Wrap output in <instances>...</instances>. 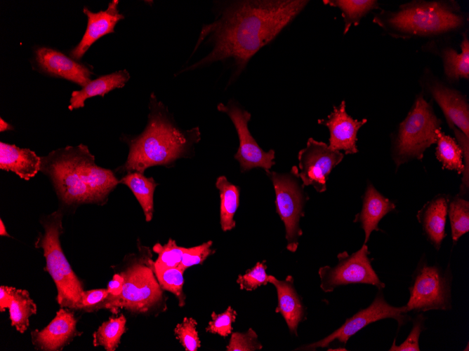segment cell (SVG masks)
I'll return each mask as SVG.
<instances>
[{"label":"cell","instance_id":"6da1fadb","mask_svg":"<svg viewBox=\"0 0 469 351\" xmlns=\"http://www.w3.org/2000/svg\"><path fill=\"white\" fill-rule=\"evenodd\" d=\"M305 0H241L225 3L215 20L202 27L197 50L208 38L212 50L186 69L230 61L239 75L251 57L270 43L305 7Z\"/></svg>","mask_w":469,"mask_h":351},{"label":"cell","instance_id":"7a4b0ae2","mask_svg":"<svg viewBox=\"0 0 469 351\" xmlns=\"http://www.w3.org/2000/svg\"><path fill=\"white\" fill-rule=\"evenodd\" d=\"M40 171L48 177L60 200L67 205L104 204L119 183L112 170L95 164V156L83 144L41 157Z\"/></svg>","mask_w":469,"mask_h":351},{"label":"cell","instance_id":"3957f363","mask_svg":"<svg viewBox=\"0 0 469 351\" xmlns=\"http://www.w3.org/2000/svg\"><path fill=\"white\" fill-rule=\"evenodd\" d=\"M150 113L144 131L134 137H123L128 145L126 161L121 171L144 173L148 167L168 166L176 160L188 156L201 138L198 127L180 130L164 104L154 92L150 97Z\"/></svg>","mask_w":469,"mask_h":351},{"label":"cell","instance_id":"277c9868","mask_svg":"<svg viewBox=\"0 0 469 351\" xmlns=\"http://www.w3.org/2000/svg\"><path fill=\"white\" fill-rule=\"evenodd\" d=\"M465 15L455 1H414L397 11H382L374 22L388 34L399 38L441 36L459 30Z\"/></svg>","mask_w":469,"mask_h":351},{"label":"cell","instance_id":"5b68a950","mask_svg":"<svg viewBox=\"0 0 469 351\" xmlns=\"http://www.w3.org/2000/svg\"><path fill=\"white\" fill-rule=\"evenodd\" d=\"M61 210L43 216L41 223L44 233H39L35 242L42 248L46 262V270L53 278L57 289V301L61 308L77 310L84 292V286L72 270L65 257L60 241L62 229Z\"/></svg>","mask_w":469,"mask_h":351},{"label":"cell","instance_id":"8992f818","mask_svg":"<svg viewBox=\"0 0 469 351\" xmlns=\"http://www.w3.org/2000/svg\"><path fill=\"white\" fill-rule=\"evenodd\" d=\"M438 118L430 104L419 94L404 120L399 125L392 142V158L398 167L413 159L421 160L425 151L436 143Z\"/></svg>","mask_w":469,"mask_h":351},{"label":"cell","instance_id":"52a82bcc","mask_svg":"<svg viewBox=\"0 0 469 351\" xmlns=\"http://www.w3.org/2000/svg\"><path fill=\"white\" fill-rule=\"evenodd\" d=\"M150 257L145 256L135 261L120 273L124 277V286L120 295L106 298L93 310L108 309L117 313L124 308L133 312H146L162 298L161 288L149 264Z\"/></svg>","mask_w":469,"mask_h":351},{"label":"cell","instance_id":"ba28073f","mask_svg":"<svg viewBox=\"0 0 469 351\" xmlns=\"http://www.w3.org/2000/svg\"><path fill=\"white\" fill-rule=\"evenodd\" d=\"M452 280L449 265L443 269L437 264L430 266L425 259H421L412 275L409 298L404 305L405 312L451 309Z\"/></svg>","mask_w":469,"mask_h":351},{"label":"cell","instance_id":"9c48e42d","mask_svg":"<svg viewBox=\"0 0 469 351\" xmlns=\"http://www.w3.org/2000/svg\"><path fill=\"white\" fill-rule=\"evenodd\" d=\"M265 172L274 186L276 211L285 226L286 249L294 252L303 234L299 221L304 216L305 205L308 200L303 185L300 182L298 170L296 166H293L289 173H278L270 170Z\"/></svg>","mask_w":469,"mask_h":351},{"label":"cell","instance_id":"30bf717a","mask_svg":"<svg viewBox=\"0 0 469 351\" xmlns=\"http://www.w3.org/2000/svg\"><path fill=\"white\" fill-rule=\"evenodd\" d=\"M370 252L366 244L357 252L348 254L347 252L339 253L338 263L333 266L319 268L320 287L324 292H331L335 288L350 284H367L378 289L385 284L379 279L373 268L369 258Z\"/></svg>","mask_w":469,"mask_h":351},{"label":"cell","instance_id":"8fae6325","mask_svg":"<svg viewBox=\"0 0 469 351\" xmlns=\"http://www.w3.org/2000/svg\"><path fill=\"white\" fill-rule=\"evenodd\" d=\"M391 318L397 321L398 326L406 324L411 317L404 310V307H396L389 304L385 299L381 289H379L372 303L362 309L345 322L336 331L326 337L315 343L299 347V350H315L327 347L334 340L346 344L349 338L366 327L377 321Z\"/></svg>","mask_w":469,"mask_h":351},{"label":"cell","instance_id":"7c38bea8","mask_svg":"<svg viewBox=\"0 0 469 351\" xmlns=\"http://www.w3.org/2000/svg\"><path fill=\"white\" fill-rule=\"evenodd\" d=\"M217 109L229 116L237 130L239 145L234 158L239 162L241 172L255 167L270 170L275 164V151L273 149L264 151L251 135L248 128L251 114L234 101L227 104L219 103Z\"/></svg>","mask_w":469,"mask_h":351},{"label":"cell","instance_id":"4fadbf2b","mask_svg":"<svg viewBox=\"0 0 469 351\" xmlns=\"http://www.w3.org/2000/svg\"><path fill=\"white\" fill-rule=\"evenodd\" d=\"M343 157V153L331 149L327 144L309 138L298 154V175L303 186H312L318 193L324 192L329 174Z\"/></svg>","mask_w":469,"mask_h":351},{"label":"cell","instance_id":"5bb4252c","mask_svg":"<svg viewBox=\"0 0 469 351\" xmlns=\"http://www.w3.org/2000/svg\"><path fill=\"white\" fill-rule=\"evenodd\" d=\"M424 83L443 111L449 126H455L469 137V105L466 97L433 76H425Z\"/></svg>","mask_w":469,"mask_h":351},{"label":"cell","instance_id":"9a60e30c","mask_svg":"<svg viewBox=\"0 0 469 351\" xmlns=\"http://www.w3.org/2000/svg\"><path fill=\"white\" fill-rule=\"evenodd\" d=\"M39 69L48 75L65 78L79 85H87L93 72L85 64L67 57L62 52L47 47L37 48L34 53Z\"/></svg>","mask_w":469,"mask_h":351},{"label":"cell","instance_id":"2e32d148","mask_svg":"<svg viewBox=\"0 0 469 351\" xmlns=\"http://www.w3.org/2000/svg\"><path fill=\"white\" fill-rule=\"evenodd\" d=\"M317 122L328 128L330 133L329 146L331 149L343 150L346 154L358 152L357 134L367 120L358 121L350 116L345 111V101L338 106H334L333 111L326 118L318 119Z\"/></svg>","mask_w":469,"mask_h":351},{"label":"cell","instance_id":"e0dca14e","mask_svg":"<svg viewBox=\"0 0 469 351\" xmlns=\"http://www.w3.org/2000/svg\"><path fill=\"white\" fill-rule=\"evenodd\" d=\"M119 1H111L105 11L97 13L86 6L83 12L87 16V27L80 42L70 52L72 59L79 61L93 43L103 36L114 32L116 25L124 18L118 9Z\"/></svg>","mask_w":469,"mask_h":351},{"label":"cell","instance_id":"ac0fdd59","mask_svg":"<svg viewBox=\"0 0 469 351\" xmlns=\"http://www.w3.org/2000/svg\"><path fill=\"white\" fill-rule=\"evenodd\" d=\"M76 326L77 319L73 312L62 308L44 329H36L31 333L32 344L40 350H61L78 335Z\"/></svg>","mask_w":469,"mask_h":351},{"label":"cell","instance_id":"d6986e66","mask_svg":"<svg viewBox=\"0 0 469 351\" xmlns=\"http://www.w3.org/2000/svg\"><path fill=\"white\" fill-rule=\"evenodd\" d=\"M449 200L446 195L440 194L426 202L417 214V219L422 226L423 233L437 250L446 235L445 225Z\"/></svg>","mask_w":469,"mask_h":351},{"label":"cell","instance_id":"ffe728a7","mask_svg":"<svg viewBox=\"0 0 469 351\" xmlns=\"http://www.w3.org/2000/svg\"><path fill=\"white\" fill-rule=\"evenodd\" d=\"M395 204L381 194L371 184H368L363 196L362 207L354 222L360 223L364 232L366 244L374 230H380L378 223L388 213L395 209Z\"/></svg>","mask_w":469,"mask_h":351},{"label":"cell","instance_id":"44dd1931","mask_svg":"<svg viewBox=\"0 0 469 351\" xmlns=\"http://www.w3.org/2000/svg\"><path fill=\"white\" fill-rule=\"evenodd\" d=\"M269 282L272 284L277 292L278 303L276 312L284 317L291 333L297 336L300 322L305 319V308L301 298L293 287V279L289 275L284 280H279L270 275Z\"/></svg>","mask_w":469,"mask_h":351},{"label":"cell","instance_id":"7402d4cb","mask_svg":"<svg viewBox=\"0 0 469 351\" xmlns=\"http://www.w3.org/2000/svg\"><path fill=\"white\" fill-rule=\"evenodd\" d=\"M41 167V157L27 148L0 142V169L11 171L21 179L29 180Z\"/></svg>","mask_w":469,"mask_h":351},{"label":"cell","instance_id":"603a6c76","mask_svg":"<svg viewBox=\"0 0 469 351\" xmlns=\"http://www.w3.org/2000/svg\"><path fill=\"white\" fill-rule=\"evenodd\" d=\"M129 79L128 71L123 69L91 80L81 90L72 92L68 109L72 111L84 107L86 99L98 95L104 97L110 91L123 88Z\"/></svg>","mask_w":469,"mask_h":351},{"label":"cell","instance_id":"cb8c5ba5","mask_svg":"<svg viewBox=\"0 0 469 351\" xmlns=\"http://www.w3.org/2000/svg\"><path fill=\"white\" fill-rule=\"evenodd\" d=\"M119 183L126 185L140 205L146 221H150L154 212L153 195L157 186L152 177H146L139 172H128Z\"/></svg>","mask_w":469,"mask_h":351},{"label":"cell","instance_id":"d4e9b609","mask_svg":"<svg viewBox=\"0 0 469 351\" xmlns=\"http://www.w3.org/2000/svg\"><path fill=\"white\" fill-rule=\"evenodd\" d=\"M216 186L220 198V222L223 231L235 227L234 216L239 204V188L230 183L225 176L217 178Z\"/></svg>","mask_w":469,"mask_h":351},{"label":"cell","instance_id":"484cf974","mask_svg":"<svg viewBox=\"0 0 469 351\" xmlns=\"http://www.w3.org/2000/svg\"><path fill=\"white\" fill-rule=\"evenodd\" d=\"M461 48V52L458 53L446 47L441 53L445 76L451 81L469 77V40L466 34H463Z\"/></svg>","mask_w":469,"mask_h":351},{"label":"cell","instance_id":"4316f807","mask_svg":"<svg viewBox=\"0 0 469 351\" xmlns=\"http://www.w3.org/2000/svg\"><path fill=\"white\" fill-rule=\"evenodd\" d=\"M11 325L23 333L29 326V318L37 313V305L27 290L15 288L8 307Z\"/></svg>","mask_w":469,"mask_h":351},{"label":"cell","instance_id":"83f0119b","mask_svg":"<svg viewBox=\"0 0 469 351\" xmlns=\"http://www.w3.org/2000/svg\"><path fill=\"white\" fill-rule=\"evenodd\" d=\"M323 3L341 11L345 23L343 34L349 31L351 26L358 25L361 19L369 11L378 7V1L374 0H325Z\"/></svg>","mask_w":469,"mask_h":351},{"label":"cell","instance_id":"f1b7e54d","mask_svg":"<svg viewBox=\"0 0 469 351\" xmlns=\"http://www.w3.org/2000/svg\"><path fill=\"white\" fill-rule=\"evenodd\" d=\"M437 147L435 156L444 168L455 170L458 174L463 173L462 150L457 142L449 135H446L441 129L437 130Z\"/></svg>","mask_w":469,"mask_h":351},{"label":"cell","instance_id":"f546056e","mask_svg":"<svg viewBox=\"0 0 469 351\" xmlns=\"http://www.w3.org/2000/svg\"><path fill=\"white\" fill-rule=\"evenodd\" d=\"M126 319L124 315L110 317L104 322L93 333V345L103 346L107 351H114L126 331Z\"/></svg>","mask_w":469,"mask_h":351},{"label":"cell","instance_id":"4dcf8cb0","mask_svg":"<svg viewBox=\"0 0 469 351\" xmlns=\"http://www.w3.org/2000/svg\"><path fill=\"white\" fill-rule=\"evenodd\" d=\"M448 215L451 224V238L456 244L469 230V202L458 195L449 202Z\"/></svg>","mask_w":469,"mask_h":351},{"label":"cell","instance_id":"1f68e13d","mask_svg":"<svg viewBox=\"0 0 469 351\" xmlns=\"http://www.w3.org/2000/svg\"><path fill=\"white\" fill-rule=\"evenodd\" d=\"M149 259V264L150 266ZM162 289L173 293L178 298L180 306L185 305V296L183 291L184 284L183 271L178 267L157 268L150 266Z\"/></svg>","mask_w":469,"mask_h":351},{"label":"cell","instance_id":"d6a6232c","mask_svg":"<svg viewBox=\"0 0 469 351\" xmlns=\"http://www.w3.org/2000/svg\"><path fill=\"white\" fill-rule=\"evenodd\" d=\"M186 249L185 247L178 246L172 239H169L164 245L156 243L153 251L158 254V257L155 261L150 259V266L157 268L178 267Z\"/></svg>","mask_w":469,"mask_h":351},{"label":"cell","instance_id":"836d02e7","mask_svg":"<svg viewBox=\"0 0 469 351\" xmlns=\"http://www.w3.org/2000/svg\"><path fill=\"white\" fill-rule=\"evenodd\" d=\"M197 324V322L194 319L185 317L174 329L176 338L187 351H197L201 346Z\"/></svg>","mask_w":469,"mask_h":351},{"label":"cell","instance_id":"e575fe53","mask_svg":"<svg viewBox=\"0 0 469 351\" xmlns=\"http://www.w3.org/2000/svg\"><path fill=\"white\" fill-rule=\"evenodd\" d=\"M265 261L258 262L244 275H239L237 280L241 289L253 291L258 287L269 283L270 276L266 273Z\"/></svg>","mask_w":469,"mask_h":351},{"label":"cell","instance_id":"d590c367","mask_svg":"<svg viewBox=\"0 0 469 351\" xmlns=\"http://www.w3.org/2000/svg\"><path fill=\"white\" fill-rule=\"evenodd\" d=\"M237 313L231 306H228L225 312L216 314L211 313V320L209 322L206 331L218 334L225 337L232 333V324L235 322Z\"/></svg>","mask_w":469,"mask_h":351},{"label":"cell","instance_id":"8d00e7d4","mask_svg":"<svg viewBox=\"0 0 469 351\" xmlns=\"http://www.w3.org/2000/svg\"><path fill=\"white\" fill-rule=\"evenodd\" d=\"M425 317L418 312L413 321L412 329L405 339L400 345H397L395 339L393 340L389 351H419V338L420 336L425 327Z\"/></svg>","mask_w":469,"mask_h":351},{"label":"cell","instance_id":"74e56055","mask_svg":"<svg viewBox=\"0 0 469 351\" xmlns=\"http://www.w3.org/2000/svg\"><path fill=\"white\" fill-rule=\"evenodd\" d=\"M263 348L256 331L249 328L246 332L232 333L226 347L227 351H254Z\"/></svg>","mask_w":469,"mask_h":351},{"label":"cell","instance_id":"f35d334b","mask_svg":"<svg viewBox=\"0 0 469 351\" xmlns=\"http://www.w3.org/2000/svg\"><path fill=\"white\" fill-rule=\"evenodd\" d=\"M212 245L213 242L209 240L200 245L187 248L178 267L184 272L189 267L202 263L214 252Z\"/></svg>","mask_w":469,"mask_h":351},{"label":"cell","instance_id":"ab89813d","mask_svg":"<svg viewBox=\"0 0 469 351\" xmlns=\"http://www.w3.org/2000/svg\"><path fill=\"white\" fill-rule=\"evenodd\" d=\"M451 128L454 130L456 141L462 150L464 170L458 195L464 197L468 195L469 189V137L455 126H451Z\"/></svg>","mask_w":469,"mask_h":351},{"label":"cell","instance_id":"60d3db41","mask_svg":"<svg viewBox=\"0 0 469 351\" xmlns=\"http://www.w3.org/2000/svg\"><path fill=\"white\" fill-rule=\"evenodd\" d=\"M108 295L107 289L84 291L77 310L93 311L94 308L102 303Z\"/></svg>","mask_w":469,"mask_h":351},{"label":"cell","instance_id":"b9f144b4","mask_svg":"<svg viewBox=\"0 0 469 351\" xmlns=\"http://www.w3.org/2000/svg\"><path fill=\"white\" fill-rule=\"evenodd\" d=\"M124 282V277L121 273L114 274L107 285V289L109 291L107 298H114L120 295L122 292Z\"/></svg>","mask_w":469,"mask_h":351},{"label":"cell","instance_id":"7bdbcfd3","mask_svg":"<svg viewBox=\"0 0 469 351\" xmlns=\"http://www.w3.org/2000/svg\"><path fill=\"white\" fill-rule=\"evenodd\" d=\"M15 287L8 286H1L0 287V311L4 312L8 308Z\"/></svg>","mask_w":469,"mask_h":351},{"label":"cell","instance_id":"ee69618b","mask_svg":"<svg viewBox=\"0 0 469 351\" xmlns=\"http://www.w3.org/2000/svg\"><path fill=\"white\" fill-rule=\"evenodd\" d=\"M14 128L11 125L3 120L2 118H0V132H4L7 130H13Z\"/></svg>","mask_w":469,"mask_h":351},{"label":"cell","instance_id":"f6af8a7d","mask_svg":"<svg viewBox=\"0 0 469 351\" xmlns=\"http://www.w3.org/2000/svg\"><path fill=\"white\" fill-rule=\"evenodd\" d=\"M0 235L1 236H8L10 237L9 234L7 233L5 225L3 223L2 219H0Z\"/></svg>","mask_w":469,"mask_h":351},{"label":"cell","instance_id":"bcb514c9","mask_svg":"<svg viewBox=\"0 0 469 351\" xmlns=\"http://www.w3.org/2000/svg\"><path fill=\"white\" fill-rule=\"evenodd\" d=\"M328 350H348L345 348L343 347H338V348H335V349H329Z\"/></svg>","mask_w":469,"mask_h":351}]
</instances>
